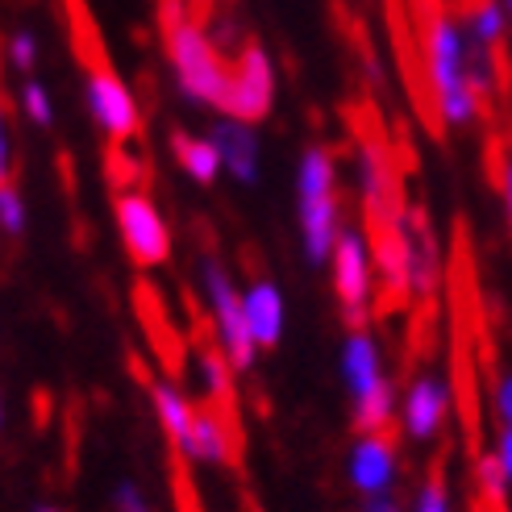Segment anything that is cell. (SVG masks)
<instances>
[{
  "label": "cell",
  "mask_w": 512,
  "mask_h": 512,
  "mask_svg": "<svg viewBox=\"0 0 512 512\" xmlns=\"http://www.w3.org/2000/svg\"><path fill=\"white\" fill-rule=\"evenodd\" d=\"M163 34H167V63L175 71V88L184 92L192 105L221 109L225 84H229V63L213 46L209 30L196 25L192 17H184V9H175V0H167Z\"/></svg>",
  "instance_id": "3"
},
{
  "label": "cell",
  "mask_w": 512,
  "mask_h": 512,
  "mask_svg": "<svg viewBox=\"0 0 512 512\" xmlns=\"http://www.w3.org/2000/svg\"><path fill=\"white\" fill-rule=\"evenodd\" d=\"M150 404H155V417H159L163 433L171 438V446L179 450V446H184V438L192 433V421H196L192 400H188L184 392H179L175 383L155 379V383H150Z\"/></svg>",
  "instance_id": "17"
},
{
  "label": "cell",
  "mask_w": 512,
  "mask_h": 512,
  "mask_svg": "<svg viewBox=\"0 0 512 512\" xmlns=\"http://www.w3.org/2000/svg\"><path fill=\"white\" fill-rule=\"evenodd\" d=\"M475 483H479V496L488 500V504H496V508H504V500H508V492H512V483H508V475H504V463H500V454L492 450V454H483L479 463H475Z\"/></svg>",
  "instance_id": "22"
},
{
  "label": "cell",
  "mask_w": 512,
  "mask_h": 512,
  "mask_svg": "<svg viewBox=\"0 0 512 512\" xmlns=\"http://www.w3.org/2000/svg\"><path fill=\"white\" fill-rule=\"evenodd\" d=\"M504 9H512V0H504Z\"/></svg>",
  "instance_id": "32"
},
{
  "label": "cell",
  "mask_w": 512,
  "mask_h": 512,
  "mask_svg": "<svg viewBox=\"0 0 512 512\" xmlns=\"http://www.w3.org/2000/svg\"><path fill=\"white\" fill-rule=\"evenodd\" d=\"M0 229H5L9 238H21L25 234V200H21V192L9 184H0Z\"/></svg>",
  "instance_id": "23"
},
{
  "label": "cell",
  "mask_w": 512,
  "mask_h": 512,
  "mask_svg": "<svg viewBox=\"0 0 512 512\" xmlns=\"http://www.w3.org/2000/svg\"><path fill=\"white\" fill-rule=\"evenodd\" d=\"M450 421V383L442 375H417L400 396V429L408 442H433Z\"/></svg>",
  "instance_id": "10"
},
{
  "label": "cell",
  "mask_w": 512,
  "mask_h": 512,
  "mask_svg": "<svg viewBox=\"0 0 512 512\" xmlns=\"http://www.w3.org/2000/svg\"><path fill=\"white\" fill-rule=\"evenodd\" d=\"M200 284H204V300H209V313L217 325V346L225 350V358L234 363V371H250L254 358H259V342L250 334V321H246V300L242 288L229 279V271L217 259H204L200 263Z\"/></svg>",
  "instance_id": "5"
},
{
  "label": "cell",
  "mask_w": 512,
  "mask_h": 512,
  "mask_svg": "<svg viewBox=\"0 0 512 512\" xmlns=\"http://www.w3.org/2000/svg\"><path fill=\"white\" fill-rule=\"evenodd\" d=\"M500 188H504V204H508V221H512V155L500 167Z\"/></svg>",
  "instance_id": "30"
},
{
  "label": "cell",
  "mask_w": 512,
  "mask_h": 512,
  "mask_svg": "<svg viewBox=\"0 0 512 512\" xmlns=\"http://www.w3.org/2000/svg\"><path fill=\"white\" fill-rule=\"evenodd\" d=\"M508 9H504V0H483V5H475L471 9V21H467V34L475 38V42H483V46H500L504 42V34H508Z\"/></svg>",
  "instance_id": "20"
},
{
  "label": "cell",
  "mask_w": 512,
  "mask_h": 512,
  "mask_svg": "<svg viewBox=\"0 0 512 512\" xmlns=\"http://www.w3.org/2000/svg\"><path fill=\"white\" fill-rule=\"evenodd\" d=\"M113 213H117L121 246H125V254H130L134 267L150 271V267H163L171 259V229L159 213V204L146 192L121 188L117 200H113Z\"/></svg>",
  "instance_id": "7"
},
{
  "label": "cell",
  "mask_w": 512,
  "mask_h": 512,
  "mask_svg": "<svg viewBox=\"0 0 512 512\" xmlns=\"http://www.w3.org/2000/svg\"><path fill=\"white\" fill-rule=\"evenodd\" d=\"M329 275H334V296L342 304V317L350 321V329H367L371 300H375V254L358 225L342 229L334 259H329Z\"/></svg>",
  "instance_id": "6"
},
{
  "label": "cell",
  "mask_w": 512,
  "mask_h": 512,
  "mask_svg": "<svg viewBox=\"0 0 512 512\" xmlns=\"http://www.w3.org/2000/svg\"><path fill=\"white\" fill-rule=\"evenodd\" d=\"M17 109L25 121H34L38 130H46V125H55V105H50V92L46 84H38L34 75H25L21 88H17Z\"/></svg>",
  "instance_id": "21"
},
{
  "label": "cell",
  "mask_w": 512,
  "mask_h": 512,
  "mask_svg": "<svg viewBox=\"0 0 512 512\" xmlns=\"http://www.w3.org/2000/svg\"><path fill=\"white\" fill-rule=\"evenodd\" d=\"M496 454H500L504 475H508V483H512V429H500V438H496Z\"/></svg>",
  "instance_id": "29"
},
{
  "label": "cell",
  "mask_w": 512,
  "mask_h": 512,
  "mask_svg": "<svg viewBox=\"0 0 512 512\" xmlns=\"http://www.w3.org/2000/svg\"><path fill=\"white\" fill-rule=\"evenodd\" d=\"M34 512H67V508H59V504H34Z\"/></svg>",
  "instance_id": "31"
},
{
  "label": "cell",
  "mask_w": 512,
  "mask_h": 512,
  "mask_svg": "<svg viewBox=\"0 0 512 512\" xmlns=\"http://www.w3.org/2000/svg\"><path fill=\"white\" fill-rule=\"evenodd\" d=\"M438 288V250H433L429 229L408 217V296H433Z\"/></svg>",
  "instance_id": "18"
},
{
  "label": "cell",
  "mask_w": 512,
  "mask_h": 512,
  "mask_svg": "<svg viewBox=\"0 0 512 512\" xmlns=\"http://www.w3.org/2000/svg\"><path fill=\"white\" fill-rule=\"evenodd\" d=\"M271 105H275V63L259 42H250L238 50V59L229 63L221 117H238V121L259 125L271 113Z\"/></svg>",
  "instance_id": "8"
},
{
  "label": "cell",
  "mask_w": 512,
  "mask_h": 512,
  "mask_svg": "<svg viewBox=\"0 0 512 512\" xmlns=\"http://www.w3.org/2000/svg\"><path fill=\"white\" fill-rule=\"evenodd\" d=\"M346 479L358 496H379L396 492L400 479V446L388 433H358L350 458H346Z\"/></svg>",
  "instance_id": "11"
},
{
  "label": "cell",
  "mask_w": 512,
  "mask_h": 512,
  "mask_svg": "<svg viewBox=\"0 0 512 512\" xmlns=\"http://www.w3.org/2000/svg\"><path fill=\"white\" fill-rule=\"evenodd\" d=\"M113 512H155V504L146 500V492L134 479H121L113 488Z\"/></svg>",
  "instance_id": "26"
},
{
  "label": "cell",
  "mask_w": 512,
  "mask_h": 512,
  "mask_svg": "<svg viewBox=\"0 0 512 512\" xmlns=\"http://www.w3.org/2000/svg\"><path fill=\"white\" fill-rule=\"evenodd\" d=\"M196 371H200V383L204 392H209L217 404H229V396H234V363L225 358L221 346H200L196 350Z\"/></svg>",
  "instance_id": "19"
},
{
  "label": "cell",
  "mask_w": 512,
  "mask_h": 512,
  "mask_svg": "<svg viewBox=\"0 0 512 512\" xmlns=\"http://www.w3.org/2000/svg\"><path fill=\"white\" fill-rule=\"evenodd\" d=\"M358 192H363V204H367V213L375 217V225L392 221L400 213V209H392L396 192H392L388 155H383V146H375V142L358 146Z\"/></svg>",
  "instance_id": "14"
},
{
  "label": "cell",
  "mask_w": 512,
  "mask_h": 512,
  "mask_svg": "<svg viewBox=\"0 0 512 512\" xmlns=\"http://www.w3.org/2000/svg\"><path fill=\"white\" fill-rule=\"evenodd\" d=\"M242 300H246V321H250V334L259 342V350H275L279 338H284V325H288L284 292H279L271 279H254L242 292Z\"/></svg>",
  "instance_id": "13"
},
{
  "label": "cell",
  "mask_w": 512,
  "mask_h": 512,
  "mask_svg": "<svg viewBox=\"0 0 512 512\" xmlns=\"http://www.w3.org/2000/svg\"><path fill=\"white\" fill-rule=\"evenodd\" d=\"M413 512H450V488H446V479L433 471L421 488H417V496H413Z\"/></svg>",
  "instance_id": "24"
},
{
  "label": "cell",
  "mask_w": 512,
  "mask_h": 512,
  "mask_svg": "<svg viewBox=\"0 0 512 512\" xmlns=\"http://www.w3.org/2000/svg\"><path fill=\"white\" fill-rule=\"evenodd\" d=\"M9 63H13V71H21V75H30V71L38 67V38H34L30 30H17V34L9 38Z\"/></svg>",
  "instance_id": "25"
},
{
  "label": "cell",
  "mask_w": 512,
  "mask_h": 512,
  "mask_svg": "<svg viewBox=\"0 0 512 512\" xmlns=\"http://www.w3.org/2000/svg\"><path fill=\"white\" fill-rule=\"evenodd\" d=\"M400 496L396 492H379V496H358V512H400Z\"/></svg>",
  "instance_id": "28"
},
{
  "label": "cell",
  "mask_w": 512,
  "mask_h": 512,
  "mask_svg": "<svg viewBox=\"0 0 512 512\" xmlns=\"http://www.w3.org/2000/svg\"><path fill=\"white\" fill-rule=\"evenodd\" d=\"M496 417H500V429H512V371H504L496 383Z\"/></svg>",
  "instance_id": "27"
},
{
  "label": "cell",
  "mask_w": 512,
  "mask_h": 512,
  "mask_svg": "<svg viewBox=\"0 0 512 512\" xmlns=\"http://www.w3.org/2000/svg\"><path fill=\"white\" fill-rule=\"evenodd\" d=\"M296 221L304 259L313 267H325L334 259V246L342 238V209H338V163L325 146H309L296 167Z\"/></svg>",
  "instance_id": "1"
},
{
  "label": "cell",
  "mask_w": 512,
  "mask_h": 512,
  "mask_svg": "<svg viewBox=\"0 0 512 512\" xmlns=\"http://www.w3.org/2000/svg\"><path fill=\"white\" fill-rule=\"evenodd\" d=\"M467 55H471V38L454 17L438 13L429 25V42H425V71H429V88H433V105L438 117L450 130H467L479 117V92L471 84L467 71Z\"/></svg>",
  "instance_id": "2"
},
{
  "label": "cell",
  "mask_w": 512,
  "mask_h": 512,
  "mask_svg": "<svg viewBox=\"0 0 512 512\" xmlns=\"http://www.w3.org/2000/svg\"><path fill=\"white\" fill-rule=\"evenodd\" d=\"M179 454L196 467H225L229 458H234V433H229L225 417L213 413V408H196L192 433L184 438V446H179Z\"/></svg>",
  "instance_id": "15"
},
{
  "label": "cell",
  "mask_w": 512,
  "mask_h": 512,
  "mask_svg": "<svg viewBox=\"0 0 512 512\" xmlns=\"http://www.w3.org/2000/svg\"><path fill=\"white\" fill-rule=\"evenodd\" d=\"M171 155H175L179 171H184L192 184H200V188L217 184V175L225 171L221 150H217L213 138H196V134H179V130H175V134H171Z\"/></svg>",
  "instance_id": "16"
},
{
  "label": "cell",
  "mask_w": 512,
  "mask_h": 512,
  "mask_svg": "<svg viewBox=\"0 0 512 512\" xmlns=\"http://www.w3.org/2000/svg\"><path fill=\"white\" fill-rule=\"evenodd\" d=\"M84 96H88V113L92 121L105 130V138L113 142H134L142 134V109L134 92L125 88L121 75H113L109 67H88L84 80Z\"/></svg>",
  "instance_id": "9"
},
{
  "label": "cell",
  "mask_w": 512,
  "mask_h": 512,
  "mask_svg": "<svg viewBox=\"0 0 512 512\" xmlns=\"http://www.w3.org/2000/svg\"><path fill=\"white\" fill-rule=\"evenodd\" d=\"M342 383L350 396V421L354 433H388V425L400 413V396L383 371L379 342L371 329H350L342 342Z\"/></svg>",
  "instance_id": "4"
},
{
  "label": "cell",
  "mask_w": 512,
  "mask_h": 512,
  "mask_svg": "<svg viewBox=\"0 0 512 512\" xmlns=\"http://www.w3.org/2000/svg\"><path fill=\"white\" fill-rule=\"evenodd\" d=\"M221 150V163H225V175H234L238 184H259V171H263V146H259V134H254L250 121H238V117H221L209 134Z\"/></svg>",
  "instance_id": "12"
}]
</instances>
